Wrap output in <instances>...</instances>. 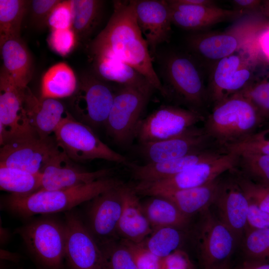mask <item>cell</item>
Segmentation results:
<instances>
[{
  "label": "cell",
  "mask_w": 269,
  "mask_h": 269,
  "mask_svg": "<svg viewBox=\"0 0 269 269\" xmlns=\"http://www.w3.org/2000/svg\"><path fill=\"white\" fill-rule=\"evenodd\" d=\"M73 12L71 0L60 1L50 12L47 24L52 30L72 28Z\"/></svg>",
  "instance_id": "obj_43"
},
{
  "label": "cell",
  "mask_w": 269,
  "mask_h": 269,
  "mask_svg": "<svg viewBox=\"0 0 269 269\" xmlns=\"http://www.w3.org/2000/svg\"><path fill=\"white\" fill-rule=\"evenodd\" d=\"M178 229L171 227L154 229L141 243L154 255L164 258L178 249L182 240Z\"/></svg>",
  "instance_id": "obj_34"
},
{
  "label": "cell",
  "mask_w": 269,
  "mask_h": 269,
  "mask_svg": "<svg viewBox=\"0 0 269 269\" xmlns=\"http://www.w3.org/2000/svg\"><path fill=\"white\" fill-rule=\"evenodd\" d=\"M122 185L108 190L92 200L88 216L89 230L93 235L103 240L102 244L111 241L117 233L123 198Z\"/></svg>",
  "instance_id": "obj_22"
},
{
  "label": "cell",
  "mask_w": 269,
  "mask_h": 269,
  "mask_svg": "<svg viewBox=\"0 0 269 269\" xmlns=\"http://www.w3.org/2000/svg\"><path fill=\"white\" fill-rule=\"evenodd\" d=\"M213 205L216 207L218 219L238 239L244 235L248 228L249 200L235 176L222 180Z\"/></svg>",
  "instance_id": "obj_21"
},
{
  "label": "cell",
  "mask_w": 269,
  "mask_h": 269,
  "mask_svg": "<svg viewBox=\"0 0 269 269\" xmlns=\"http://www.w3.org/2000/svg\"><path fill=\"white\" fill-rule=\"evenodd\" d=\"M41 173L33 174L18 168L0 165V188L11 194L25 196L41 187Z\"/></svg>",
  "instance_id": "obj_31"
},
{
  "label": "cell",
  "mask_w": 269,
  "mask_h": 269,
  "mask_svg": "<svg viewBox=\"0 0 269 269\" xmlns=\"http://www.w3.org/2000/svg\"><path fill=\"white\" fill-rule=\"evenodd\" d=\"M27 87L16 85L3 69L0 76V145L17 138L37 135L31 127L24 108V94Z\"/></svg>",
  "instance_id": "obj_14"
},
{
  "label": "cell",
  "mask_w": 269,
  "mask_h": 269,
  "mask_svg": "<svg viewBox=\"0 0 269 269\" xmlns=\"http://www.w3.org/2000/svg\"><path fill=\"white\" fill-rule=\"evenodd\" d=\"M222 180L220 177L204 185L183 190H175L161 194L172 202L185 215L205 211L213 204Z\"/></svg>",
  "instance_id": "obj_26"
},
{
  "label": "cell",
  "mask_w": 269,
  "mask_h": 269,
  "mask_svg": "<svg viewBox=\"0 0 269 269\" xmlns=\"http://www.w3.org/2000/svg\"><path fill=\"white\" fill-rule=\"evenodd\" d=\"M235 269H269V262L247 260Z\"/></svg>",
  "instance_id": "obj_49"
},
{
  "label": "cell",
  "mask_w": 269,
  "mask_h": 269,
  "mask_svg": "<svg viewBox=\"0 0 269 269\" xmlns=\"http://www.w3.org/2000/svg\"><path fill=\"white\" fill-rule=\"evenodd\" d=\"M60 1L57 0H34L31 1L33 18L37 23L42 25L47 22L48 16L55 5Z\"/></svg>",
  "instance_id": "obj_46"
},
{
  "label": "cell",
  "mask_w": 269,
  "mask_h": 269,
  "mask_svg": "<svg viewBox=\"0 0 269 269\" xmlns=\"http://www.w3.org/2000/svg\"><path fill=\"white\" fill-rule=\"evenodd\" d=\"M211 143H214L203 128L194 126L170 138L140 143L138 150L145 163H154L177 158L205 149L212 146Z\"/></svg>",
  "instance_id": "obj_17"
},
{
  "label": "cell",
  "mask_w": 269,
  "mask_h": 269,
  "mask_svg": "<svg viewBox=\"0 0 269 269\" xmlns=\"http://www.w3.org/2000/svg\"><path fill=\"white\" fill-rule=\"evenodd\" d=\"M73 21L72 28L82 39L89 35L96 26L102 11L103 1L97 0H71Z\"/></svg>",
  "instance_id": "obj_32"
},
{
  "label": "cell",
  "mask_w": 269,
  "mask_h": 269,
  "mask_svg": "<svg viewBox=\"0 0 269 269\" xmlns=\"http://www.w3.org/2000/svg\"><path fill=\"white\" fill-rule=\"evenodd\" d=\"M137 23L146 41L150 55L157 47L168 41L171 34V11L167 0H132Z\"/></svg>",
  "instance_id": "obj_18"
},
{
  "label": "cell",
  "mask_w": 269,
  "mask_h": 269,
  "mask_svg": "<svg viewBox=\"0 0 269 269\" xmlns=\"http://www.w3.org/2000/svg\"><path fill=\"white\" fill-rule=\"evenodd\" d=\"M243 251L247 260L269 262V229L248 228L244 235Z\"/></svg>",
  "instance_id": "obj_37"
},
{
  "label": "cell",
  "mask_w": 269,
  "mask_h": 269,
  "mask_svg": "<svg viewBox=\"0 0 269 269\" xmlns=\"http://www.w3.org/2000/svg\"><path fill=\"white\" fill-rule=\"evenodd\" d=\"M94 69L102 79L117 83L121 86L142 90H155L138 71L119 59L105 56L91 57Z\"/></svg>",
  "instance_id": "obj_27"
},
{
  "label": "cell",
  "mask_w": 269,
  "mask_h": 269,
  "mask_svg": "<svg viewBox=\"0 0 269 269\" xmlns=\"http://www.w3.org/2000/svg\"><path fill=\"white\" fill-rule=\"evenodd\" d=\"M239 92L253 104L262 123L269 119V71L256 74Z\"/></svg>",
  "instance_id": "obj_36"
},
{
  "label": "cell",
  "mask_w": 269,
  "mask_h": 269,
  "mask_svg": "<svg viewBox=\"0 0 269 269\" xmlns=\"http://www.w3.org/2000/svg\"><path fill=\"white\" fill-rule=\"evenodd\" d=\"M34 260L44 269H62L65 260V223L44 218L16 231Z\"/></svg>",
  "instance_id": "obj_7"
},
{
  "label": "cell",
  "mask_w": 269,
  "mask_h": 269,
  "mask_svg": "<svg viewBox=\"0 0 269 269\" xmlns=\"http://www.w3.org/2000/svg\"><path fill=\"white\" fill-rule=\"evenodd\" d=\"M58 145L71 159L84 161L96 159L127 163V158L104 143L91 127L67 114L54 133Z\"/></svg>",
  "instance_id": "obj_8"
},
{
  "label": "cell",
  "mask_w": 269,
  "mask_h": 269,
  "mask_svg": "<svg viewBox=\"0 0 269 269\" xmlns=\"http://www.w3.org/2000/svg\"><path fill=\"white\" fill-rule=\"evenodd\" d=\"M0 165L42 173L52 157L61 148L50 136L31 135L10 140L0 145Z\"/></svg>",
  "instance_id": "obj_13"
},
{
  "label": "cell",
  "mask_w": 269,
  "mask_h": 269,
  "mask_svg": "<svg viewBox=\"0 0 269 269\" xmlns=\"http://www.w3.org/2000/svg\"><path fill=\"white\" fill-rule=\"evenodd\" d=\"M24 108L31 127L41 138L50 137L67 114L63 104L57 99H39L27 87Z\"/></svg>",
  "instance_id": "obj_24"
},
{
  "label": "cell",
  "mask_w": 269,
  "mask_h": 269,
  "mask_svg": "<svg viewBox=\"0 0 269 269\" xmlns=\"http://www.w3.org/2000/svg\"><path fill=\"white\" fill-rule=\"evenodd\" d=\"M122 184L110 176L67 189L39 190L25 196L10 194L4 204L8 210L23 217L68 211Z\"/></svg>",
  "instance_id": "obj_3"
},
{
  "label": "cell",
  "mask_w": 269,
  "mask_h": 269,
  "mask_svg": "<svg viewBox=\"0 0 269 269\" xmlns=\"http://www.w3.org/2000/svg\"><path fill=\"white\" fill-rule=\"evenodd\" d=\"M153 91L121 86L116 92L105 125L108 134L115 142L127 145L135 138L142 115Z\"/></svg>",
  "instance_id": "obj_9"
},
{
  "label": "cell",
  "mask_w": 269,
  "mask_h": 269,
  "mask_svg": "<svg viewBox=\"0 0 269 269\" xmlns=\"http://www.w3.org/2000/svg\"><path fill=\"white\" fill-rule=\"evenodd\" d=\"M112 172L111 169L88 171L75 167L61 149L52 157L44 168L41 173L40 190L70 188L110 177Z\"/></svg>",
  "instance_id": "obj_20"
},
{
  "label": "cell",
  "mask_w": 269,
  "mask_h": 269,
  "mask_svg": "<svg viewBox=\"0 0 269 269\" xmlns=\"http://www.w3.org/2000/svg\"><path fill=\"white\" fill-rule=\"evenodd\" d=\"M123 206L117 233L131 242L140 243L153 231L133 187L123 185Z\"/></svg>",
  "instance_id": "obj_25"
},
{
  "label": "cell",
  "mask_w": 269,
  "mask_h": 269,
  "mask_svg": "<svg viewBox=\"0 0 269 269\" xmlns=\"http://www.w3.org/2000/svg\"><path fill=\"white\" fill-rule=\"evenodd\" d=\"M250 137L253 138L269 141V128L263 130L261 131L256 132Z\"/></svg>",
  "instance_id": "obj_52"
},
{
  "label": "cell",
  "mask_w": 269,
  "mask_h": 269,
  "mask_svg": "<svg viewBox=\"0 0 269 269\" xmlns=\"http://www.w3.org/2000/svg\"><path fill=\"white\" fill-rule=\"evenodd\" d=\"M172 23L193 32L205 29L220 22L238 20L248 15L246 12L224 9L218 6H200L183 2L181 0H168Z\"/></svg>",
  "instance_id": "obj_19"
},
{
  "label": "cell",
  "mask_w": 269,
  "mask_h": 269,
  "mask_svg": "<svg viewBox=\"0 0 269 269\" xmlns=\"http://www.w3.org/2000/svg\"><path fill=\"white\" fill-rule=\"evenodd\" d=\"M141 203L144 214L153 230L164 227H185L190 217L184 214L168 199L158 196Z\"/></svg>",
  "instance_id": "obj_29"
},
{
  "label": "cell",
  "mask_w": 269,
  "mask_h": 269,
  "mask_svg": "<svg viewBox=\"0 0 269 269\" xmlns=\"http://www.w3.org/2000/svg\"><path fill=\"white\" fill-rule=\"evenodd\" d=\"M160 269H195L188 255L178 249L161 258Z\"/></svg>",
  "instance_id": "obj_45"
},
{
  "label": "cell",
  "mask_w": 269,
  "mask_h": 269,
  "mask_svg": "<svg viewBox=\"0 0 269 269\" xmlns=\"http://www.w3.org/2000/svg\"><path fill=\"white\" fill-rule=\"evenodd\" d=\"M90 49L91 57H112L131 66L166 97L153 67L147 44L137 23L132 0L114 1L109 21L93 40Z\"/></svg>",
  "instance_id": "obj_1"
},
{
  "label": "cell",
  "mask_w": 269,
  "mask_h": 269,
  "mask_svg": "<svg viewBox=\"0 0 269 269\" xmlns=\"http://www.w3.org/2000/svg\"><path fill=\"white\" fill-rule=\"evenodd\" d=\"M247 222L249 228L269 229V213L262 210L249 200Z\"/></svg>",
  "instance_id": "obj_47"
},
{
  "label": "cell",
  "mask_w": 269,
  "mask_h": 269,
  "mask_svg": "<svg viewBox=\"0 0 269 269\" xmlns=\"http://www.w3.org/2000/svg\"><path fill=\"white\" fill-rule=\"evenodd\" d=\"M235 178L248 199L260 209L269 213V186L255 183L233 170Z\"/></svg>",
  "instance_id": "obj_40"
},
{
  "label": "cell",
  "mask_w": 269,
  "mask_h": 269,
  "mask_svg": "<svg viewBox=\"0 0 269 269\" xmlns=\"http://www.w3.org/2000/svg\"><path fill=\"white\" fill-rule=\"evenodd\" d=\"M65 260L68 269H102L100 246L78 215L66 213Z\"/></svg>",
  "instance_id": "obj_15"
},
{
  "label": "cell",
  "mask_w": 269,
  "mask_h": 269,
  "mask_svg": "<svg viewBox=\"0 0 269 269\" xmlns=\"http://www.w3.org/2000/svg\"><path fill=\"white\" fill-rule=\"evenodd\" d=\"M161 76L166 97L203 115L210 105L208 73L188 52L171 51L161 60Z\"/></svg>",
  "instance_id": "obj_2"
},
{
  "label": "cell",
  "mask_w": 269,
  "mask_h": 269,
  "mask_svg": "<svg viewBox=\"0 0 269 269\" xmlns=\"http://www.w3.org/2000/svg\"><path fill=\"white\" fill-rule=\"evenodd\" d=\"M76 35L72 28L52 30L48 42L51 48L57 53L65 56L73 49Z\"/></svg>",
  "instance_id": "obj_42"
},
{
  "label": "cell",
  "mask_w": 269,
  "mask_h": 269,
  "mask_svg": "<svg viewBox=\"0 0 269 269\" xmlns=\"http://www.w3.org/2000/svg\"><path fill=\"white\" fill-rule=\"evenodd\" d=\"M27 2L21 0H0V45L8 40L20 38L22 18Z\"/></svg>",
  "instance_id": "obj_33"
},
{
  "label": "cell",
  "mask_w": 269,
  "mask_h": 269,
  "mask_svg": "<svg viewBox=\"0 0 269 269\" xmlns=\"http://www.w3.org/2000/svg\"><path fill=\"white\" fill-rule=\"evenodd\" d=\"M225 150L237 154L252 153L269 155V141L249 137L238 143L227 146Z\"/></svg>",
  "instance_id": "obj_44"
},
{
  "label": "cell",
  "mask_w": 269,
  "mask_h": 269,
  "mask_svg": "<svg viewBox=\"0 0 269 269\" xmlns=\"http://www.w3.org/2000/svg\"><path fill=\"white\" fill-rule=\"evenodd\" d=\"M257 65L240 50L214 64L208 72L207 89L213 106L242 91L255 76Z\"/></svg>",
  "instance_id": "obj_10"
},
{
  "label": "cell",
  "mask_w": 269,
  "mask_h": 269,
  "mask_svg": "<svg viewBox=\"0 0 269 269\" xmlns=\"http://www.w3.org/2000/svg\"><path fill=\"white\" fill-rule=\"evenodd\" d=\"M204 115L175 106H162L140 121L135 138L139 143L156 141L178 135L201 121Z\"/></svg>",
  "instance_id": "obj_12"
},
{
  "label": "cell",
  "mask_w": 269,
  "mask_h": 269,
  "mask_svg": "<svg viewBox=\"0 0 269 269\" xmlns=\"http://www.w3.org/2000/svg\"><path fill=\"white\" fill-rule=\"evenodd\" d=\"M259 14L269 21V0H262L259 10Z\"/></svg>",
  "instance_id": "obj_51"
},
{
  "label": "cell",
  "mask_w": 269,
  "mask_h": 269,
  "mask_svg": "<svg viewBox=\"0 0 269 269\" xmlns=\"http://www.w3.org/2000/svg\"><path fill=\"white\" fill-rule=\"evenodd\" d=\"M77 86L72 68L64 62L57 63L43 75L41 85V99H57L71 96Z\"/></svg>",
  "instance_id": "obj_30"
},
{
  "label": "cell",
  "mask_w": 269,
  "mask_h": 269,
  "mask_svg": "<svg viewBox=\"0 0 269 269\" xmlns=\"http://www.w3.org/2000/svg\"><path fill=\"white\" fill-rule=\"evenodd\" d=\"M259 66L269 67V21L265 19L242 49Z\"/></svg>",
  "instance_id": "obj_39"
},
{
  "label": "cell",
  "mask_w": 269,
  "mask_h": 269,
  "mask_svg": "<svg viewBox=\"0 0 269 269\" xmlns=\"http://www.w3.org/2000/svg\"><path fill=\"white\" fill-rule=\"evenodd\" d=\"M224 269H231L230 268L229 265H228L226 267H225Z\"/></svg>",
  "instance_id": "obj_53"
},
{
  "label": "cell",
  "mask_w": 269,
  "mask_h": 269,
  "mask_svg": "<svg viewBox=\"0 0 269 269\" xmlns=\"http://www.w3.org/2000/svg\"><path fill=\"white\" fill-rule=\"evenodd\" d=\"M103 255L102 269H137L131 253L122 242L109 241L100 246Z\"/></svg>",
  "instance_id": "obj_38"
},
{
  "label": "cell",
  "mask_w": 269,
  "mask_h": 269,
  "mask_svg": "<svg viewBox=\"0 0 269 269\" xmlns=\"http://www.w3.org/2000/svg\"><path fill=\"white\" fill-rule=\"evenodd\" d=\"M3 69L16 85L27 87L32 75V63L30 53L20 38H13L0 45Z\"/></svg>",
  "instance_id": "obj_28"
},
{
  "label": "cell",
  "mask_w": 269,
  "mask_h": 269,
  "mask_svg": "<svg viewBox=\"0 0 269 269\" xmlns=\"http://www.w3.org/2000/svg\"><path fill=\"white\" fill-rule=\"evenodd\" d=\"M262 0H234L232 3L234 9L246 12L248 14L259 13Z\"/></svg>",
  "instance_id": "obj_48"
},
{
  "label": "cell",
  "mask_w": 269,
  "mask_h": 269,
  "mask_svg": "<svg viewBox=\"0 0 269 269\" xmlns=\"http://www.w3.org/2000/svg\"><path fill=\"white\" fill-rule=\"evenodd\" d=\"M202 215L197 237L201 269H224L229 265L238 239L209 209Z\"/></svg>",
  "instance_id": "obj_11"
},
{
  "label": "cell",
  "mask_w": 269,
  "mask_h": 269,
  "mask_svg": "<svg viewBox=\"0 0 269 269\" xmlns=\"http://www.w3.org/2000/svg\"><path fill=\"white\" fill-rule=\"evenodd\" d=\"M226 151L222 148L212 146L177 158L142 165L128 163L133 177L138 182L162 179L175 175L198 163L210 160Z\"/></svg>",
  "instance_id": "obj_23"
},
{
  "label": "cell",
  "mask_w": 269,
  "mask_h": 269,
  "mask_svg": "<svg viewBox=\"0 0 269 269\" xmlns=\"http://www.w3.org/2000/svg\"><path fill=\"white\" fill-rule=\"evenodd\" d=\"M115 94L101 80L87 76L73 97L72 106L81 122L90 127L105 126Z\"/></svg>",
  "instance_id": "obj_16"
},
{
  "label": "cell",
  "mask_w": 269,
  "mask_h": 269,
  "mask_svg": "<svg viewBox=\"0 0 269 269\" xmlns=\"http://www.w3.org/2000/svg\"><path fill=\"white\" fill-rule=\"evenodd\" d=\"M264 20L250 14L223 31L193 32L186 38L187 51L208 73L216 62L243 49Z\"/></svg>",
  "instance_id": "obj_5"
},
{
  "label": "cell",
  "mask_w": 269,
  "mask_h": 269,
  "mask_svg": "<svg viewBox=\"0 0 269 269\" xmlns=\"http://www.w3.org/2000/svg\"><path fill=\"white\" fill-rule=\"evenodd\" d=\"M238 155L226 151L219 157L193 165L162 179L138 182L133 188L138 194L158 196L164 193L201 186L216 180L224 173L237 167Z\"/></svg>",
  "instance_id": "obj_6"
},
{
  "label": "cell",
  "mask_w": 269,
  "mask_h": 269,
  "mask_svg": "<svg viewBox=\"0 0 269 269\" xmlns=\"http://www.w3.org/2000/svg\"><path fill=\"white\" fill-rule=\"evenodd\" d=\"M122 243L131 253L137 269H160L161 258L141 243H134L124 239Z\"/></svg>",
  "instance_id": "obj_41"
},
{
  "label": "cell",
  "mask_w": 269,
  "mask_h": 269,
  "mask_svg": "<svg viewBox=\"0 0 269 269\" xmlns=\"http://www.w3.org/2000/svg\"><path fill=\"white\" fill-rule=\"evenodd\" d=\"M185 3L200 6H217L216 2L212 0H181Z\"/></svg>",
  "instance_id": "obj_50"
},
{
  "label": "cell",
  "mask_w": 269,
  "mask_h": 269,
  "mask_svg": "<svg viewBox=\"0 0 269 269\" xmlns=\"http://www.w3.org/2000/svg\"><path fill=\"white\" fill-rule=\"evenodd\" d=\"M238 155L237 171L255 183L269 186V155L252 153Z\"/></svg>",
  "instance_id": "obj_35"
},
{
  "label": "cell",
  "mask_w": 269,
  "mask_h": 269,
  "mask_svg": "<svg viewBox=\"0 0 269 269\" xmlns=\"http://www.w3.org/2000/svg\"><path fill=\"white\" fill-rule=\"evenodd\" d=\"M204 122L206 134L224 149L251 136L262 123L256 108L240 92L213 106Z\"/></svg>",
  "instance_id": "obj_4"
}]
</instances>
